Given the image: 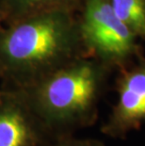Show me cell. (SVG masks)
Here are the masks:
<instances>
[{
	"label": "cell",
	"mask_w": 145,
	"mask_h": 146,
	"mask_svg": "<svg viewBox=\"0 0 145 146\" xmlns=\"http://www.w3.org/2000/svg\"><path fill=\"white\" fill-rule=\"evenodd\" d=\"M99 90V74L80 64L29 84L22 94L52 141L91 122Z\"/></svg>",
	"instance_id": "1"
},
{
	"label": "cell",
	"mask_w": 145,
	"mask_h": 146,
	"mask_svg": "<svg viewBox=\"0 0 145 146\" xmlns=\"http://www.w3.org/2000/svg\"><path fill=\"white\" fill-rule=\"evenodd\" d=\"M120 20L133 32L145 36V3L143 0H110Z\"/></svg>",
	"instance_id": "6"
},
{
	"label": "cell",
	"mask_w": 145,
	"mask_h": 146,
	"mask_svg": "<svg viewBox=\"0 0 145 146\" xmlns=\"http://www.w3.org/2000/svg\"><path fill=\"white\" fill-rule=\"evenodd\" d=\"M145 123V69L129 73L119 86V101L109 122L102 128L105 135L123 139Z\"/></svg>",
	"instance_id": "5"
},
{
	"label": "cell",
	"mask_w": 145,
	"mask_h": 146,
	"mask_svg": "<svg viewBox=\"0 0 145 146\" xmlns=\"http://www.w3.org/2000/svg\"><path fill=\"white\" fill-rule=\"evenodd\" d=\"M50 141L23 94H0V146H46Z\"/></svg>",
	"instance_id": "4"
},
{
	"label": "cell",
	"mask_w": 145,
	"mask_h": 146,
	"mask_svg": "<svg viewBox=\"0 0 145 146\" xmlns=\"http://www.w3.org/2000/svg\"><path fill=\"white\" fill-rule=\"evenodd\" d=\"M29 2H40L42 1V0H28Z\"/></svg>",
	"instance_id": "8"
},
{
	"label": "cell",
	"mask_w": 145,
	"mask_h": 146,
	"mask_svg": "<svg viewBox=\"0 0 145 146\" xmlns=\"http://www.w3.org/2000/svg\"><path fill=\"white\" fill-rule=\"evenodd\" d=\"M46 146H106V144L96 139H78L70 135L52 139Z\"/></svg>",
	"instance_id": "7"
},
{
	"label": "cell",
	"mask_w": 145,
	"mask_h": 146,
	"mask_svg": "<svg viewBox=\"0 0 145 146\" xmlns=\"http://www.w3.org/2000/svg\"><path fill=\"white\" fill-rule=\"evenodd\" d=\"M83 31L92 46L106 54L122 56L133 44L134 32L119 19L106 0L88 1Z\"/></svg>",
	"instance_id": "3"
},
{
	"label": "cell",
	"mask_w": 145,
	"mask_h": 146,
	"mask_svg": "<svg viewBox=\"0 0 145 146\" xmlns=\"http://www.w3.org/2000/svg\"><path fill=\"white\" fill-rule=\"evenodd\" d=\"M62 39L60 24L52 17H37L17 25L5 35L0 51L13 72L31 76L58 50Z\"/></svg>",
	"instance_id": "2"
}]
</instances>
